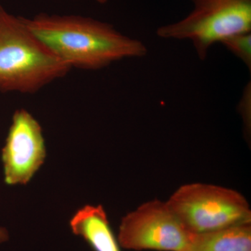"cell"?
<instances>
[{
  "label": "cell",
  "instance_id": "obj_1",
  "mask_svg": "<svg viewBox=\"0 0 251 251\" xmlns=\"http://www.w3.org/2000/svg\"><path fill=\"white\" fill-rule=\"evenodd\" d=\"M23 19L31 33L72 69L99 70L112 62L148 53L141 41L94 18L40 14Z\"/></svg>",
  "mask_w": 251,
  "mask_h": 251
},
{
  "label": "cell",
  "instance_id": "obj_2",
  "mask_svg": "<svg viewBox=\"0 0 251 251\" xmlns=\"http://www.w3.org/2000/svg\"><path fill=\"white\" fill-rule=\"evenodd\" d=\"M71 69L0 5V92L34 94Z\"/></svg>",
  "mask_w": 251,
  "mask_h": 251
},
{
  "label": "cell",
  "instance_id": "obj_3",
  "mask_svg": "<svg viewBox=\"0 0 251 251\" xmlns=\"http://www.w3.org/2000/svg\"><path fill=\"white\" fill-rule=\"evenodd\" d=\"M166 203L193 234L251 224L247 200L237 191L223 186L202 183L183 185Z\"/></svg>",
  "mask_w": 251,
  "mask_h": 251
},
{
  "label": "cell",
  "instance_id": "obj_4",
  "mask_svg": "<svg viewBox=\"0 0 251 251\" xmlns=\"http://www.w3.org/2000/svg\"><path fill=\"white\" fill-rule=\"evenodd\" d=\"M192 11L181 21L158 28L163 39L189 40L199 58L227 38L251 32V0H191Z\"/></svg>",
  "mask_w": 251,
  "mask_h": 251
},
{
  "label": "cell",
  "instance_id": "obj_5",
  "mask_svg": "<svg viewBox=\"0 0 251 251\" xmlns=\"http://www.w3.org/2000/svg\"><path fill=\"white\" fill-rule=\"evenodd\" d=\"M192 234L166 202L153 200L122 219L118 242L120 247L128 250L185 251Z\"/></svg>",
  "mask_w": 251,
  "mask_h": 251
},
{
  "label": "cell",
  "instance_id": "obj_6",
  "mask_svg": "<svg viewBox=\"0 0 251 251\" xmlns=\"http://www.w3.org/2000/svg\"><path fill=\"white\" fill-rule=\"evenodd\" d=\"M46 156L45 141L39 122L27 110H16L1 152L5 183L27 184Z\"/></svg>",
  "mask_w": 251,
  "mask_h": 251
},
{
  "label": "cell",
  "instance_id": "obj_7",
  "mask_svg": "<svg viewBox=\"0 0 251 251\" xmlns=\"http://www.w3.org/2000/svg\"><path fill=\"white\" fill-rule=\"evenodd\" d=\"M71 228L94 251H121L102 206L86 205L74 214Z\"/></svg>",
  "mask_w": 251,
  "mask_h": 251
},
{
  "label": "cell",
  "instance_id": "obj_8",
  "mask_svg": "<svg viewBox=\"0 0 251 251\" xmlns=\"http://www.w3.org/2000/svg\"><path fill=\"white\" fill-rule=\"evenodd\" d=\"M185 251H251V224L193 233Z\"/></svg>",
  "mask_w": 251,
  "mask_h": 251
},
{
  "label": "cell",
  "instance_id": "obj_9",
  "mask_svg": "<svg viewBox=\"0 0 251 251\" xmlns=\"http://www.w3.org/2000/svg\"><path fill=\"white\" fill-rule=\"evenodd\" d=\"M221 44L245 64L251 70V32L243 33L227 38Z\"/></svg>",
  "mask_w": 251,
  "mask_h": 251
},
{
  "label": "cell",
  "instance_id": "obj_10",
  "mask_svg": "<svg viewBox=\"0 0 251 251\" xmlns=\"http://www.w3.org/2000/svg\"><path fill=\"white\" fill-rule=\"evenodd\" d=\"M251 82H249L247 88L244 90V95L240 103L241 112L247 129L249 128V119L251 117V115H249V113L251 114Z\"/></svg>",
  "mask_w": 251,
  "mask_h": 251
},
{
  "label": "cell",
  "instance_id": "obj_11",
  "mask_svg": "<svg viewBox=\"0 0 251 251\" xmlns=\"http://www.w3.org/2000/svg\"><path fill=\"white\" fill-rule=\"evenodd\" d=\"M9 239V233L6 229L0 227V244L6 242Z\"/></svg>",
  "mask_w": 251,
  "mask_h": 251
},
{
  "label": "cell",
  "instance_id": "obj_12",
  "mask_svg": "<svg viewBox=\"0 0 251 251\" xmlns=\"http://www.w3.org/2000/svg\"><path fill=\"white\" fill-rule=\"evenodd\" d=\"M94 1H97V2L100 3V4H105L108 0H94Z\"/></svg>",
  "mask_w": 251,
  "mask_h": 251
}]
</instances>
